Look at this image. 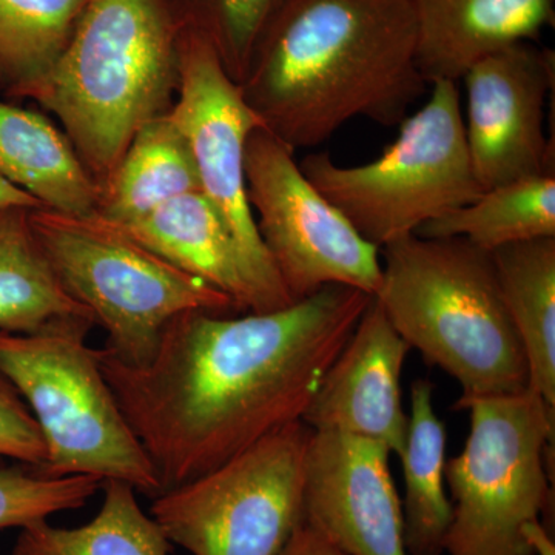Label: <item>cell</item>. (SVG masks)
I'll return each mask as SVG.
<instances>
[{"label": "cell", "mask_w": 555, "mask_h": 555, "mask_svg": "<svg viewBox=\"0 0 555 555\" xmlns=\"http://www.w3.org/2000/svg\"><path fill=\"white\" fill-rule=\"evenodd\" d=\"M433 392V383L427 379L412 383L406 443L400 454L409 555H443L452 521V503L444 489L447 429L434 411Z\"/></svg>", "instance_id": "cell-20"}, {"label": "cell", "mask_w": 555, "mask_h": 555, "mask_svg": "<svg viewBox=\"0 0 555 555\" xmlns=\"http://www.w3.org/2000/svg\"><path fill=\"white\" fill-rule=\"evenodd\" d=\"M526 361L529 389L555 409V238L489 251Z\"/></svg>", "instance_id": "cell-19"}, {"label": "cell", "mask_w": 555, "mask_h": 555, "mask_svg": "<svg viewBox=\"0 0 555 555\" xmlns=\"http://www.w3.org/2000/svg\"><path fill=\"white\" fill-rule=\"evenodd\" d=\"M313 430L292 423L210 473L155 496L150 516L192 555H280L305 521Z\"/></svg>", "instance_id": "cell-9"}, {"label": "cell", "mask_w": 555, "mask_h": 555, "mask_svg": "<svg viewBox=\"0 0 555 555\" xmlns=\"http://www.w3.org/2000/svg\"><path fill=\"white\" fill-rule=\"evenodd\" d=\"M409 350L377 299L372 298L327 369L302 423L313 433L366 438L400 455L409 425L401 401V375Z\"/></svg>", "instance_id": "cell-14"}, {"label": "cell", "mask_w": 555, "mask_h": 555, "mask_svg": "<svg viewBox=\"0 0 555 555\" xmlns=\"http://www.w3.org/2000/svg\"><path fill=\"white\" fill-rule=\"evenodd\" d=\"M430 86L429 101L401 120L379 158L345 167L321 152L299 164L310 184L378 248L415 235L483 193L470 166L459 86L448 79Z\"/></svg>", "instance_id": "cell-6"}, {"label": "cell", "mask_w": 555, "mask_h": 555, "mask_svg": "<svg viewBox=\"0 0 555 555\" xmlns=\"http://www.w3.org/2000/svg\"><path fill=\"white\" fill-rule=\"evenodd\" d=\"M469 412L465 448L447 462L452 494L448 555H534L524 535L540 520L553 489L546 454L555 409L526 389L516 396L456 401Z\"/></svg>", "instance_id": "cell-8"}, {"label": "cell", "mask_w": 555, "mask_h": 555, "mask_svg": "<svg viewBox=\"0 0 555 555\" xmlns=\"http://www.w3.org/2000/svg\"><path fill=\"white\" fill-rule=\"evenodd\" d=\"M21 208L0 210V331L35 332L69 318L93 317L54 275Z\"/></svg>", "instance_id": "cell-21"}, {"label": "cell", "mask_w": 555, "mask_h": 555, "mask_svg": "<svg viewBox=\"0 0 555 555\" xmlns=\"http://www.w3.org/2000/svg\"><path fill=\"white\" fill-rule=\"evenodd\" d=\"M427 86L412 0H283L240 89L266 130L297 150L356 118L400 126Z\"/></svg>", "instance_id": "cell-2"}, {"label": "cell", "mask_w": 555, "mask_h": 555, "mask_svg": "<svg viewBox=\"0 0 555 555\" xmlns=\"http://www.w3.org/2000/svg\"><path fill=\"white\" fill-rule=\"evenodd\" d=\"M422 238H466L486 251L555 238V175L516 179L485 190L473 203L427 222Z\"/></svg>", "instance_id": "cell-22"}, {"label": "cell", "mask_w": 555, "mask_h": 555, "mask_svg": "<svg viewBox=\"0 0 555 555\" xmlns=\"http://www.w3.org/2000/svg\"><path fill=\"white\" fill-rule=\"evenodd\" d=\"M416 61L426 82L462 80L488 54L535 42L553 27L555 0H412Z\"/></svg>", "instance_id": "cell-15"}, {"label": "cell", "mask_w": 555, "mask_h": 555, "mask_svg": "<svg viewBox=\"0 0 555 555\" xmlns=\"http://www.w3.org/2000/svg\"><path fill=\"white\" fill-rule=\"evenodd\" d=\"M280 555H346L315 528L302 521Z\"/></svg>", "instance_id": "cell-28"}, {"label": "cell", "mask_w": 555, "mask_h": 555, "mask_svg": "<svg viewBox=\"0 0 555 555\" xmlns=\"http://www.w3.org/2000/svg\"><path fill=\"white\" fill-rule=\"evenodd\" d=\"M283 0H170L179 22L204 36L222 67L243 82L266 25Z\"/></svg>", "instance_id": "cell-25"}, {"label": "cell", "mask_w": 555, "mask_h": 555, "mask_svg": "<svg viewBox=\"0 0 555 555\" xmlns=\"http://www.w3.org/2000/svg\"><path fill=\"white\" fill-rule=\"evenodd\" d=\"M181 28L170 0H87L57 60L22 96L61 120L101 190L137 131L173 105Z\"/></svg>", "instance_id": "cell-3"}, {"label": "cell", "mask_w": 555, "mask_h": 555, "mask_svg": "<svg viewBox=\"0 0 555 555\" xmlns=\"http://www.w3.org/2000/svg\"><path fill=\"white\" fill-rule=\"evenodd\" d=\"M383 248L374 298L409 347L459 383V401L529 389L524 346L489 251L460 236L411 235Z\"/></svg>", "instance_id": "cell-4"}, {"label": "cell", "mask_w": 555, "mask_h": 555, "mask_svg": "<svg viewBox=\"0 0 555 555\" xmlns=\"http://www.w3.org/2000/svg\"><path fill=\"white\" fill-rule=\"evenodd\" d=\"M372 298L334 284L273 312L181 313L144 366L102 347V374L163 492L302 422Z\"/></svg>", "instance_id": "cell-1"}, {"label": "cell", "mask_w": 555, "mask_h": 555, "mask_svg": "<svg viewBox=\"0 0 555 555\" xmlns=\"http://www.w3.org/2000/svg\"><path fill=\"white\" fill-rule=\"evenodd\" d=\"M94 326L69 318L35 332L0 331V374L24 398L40 427L46 477L118 480L155 499L158 474L101 371L100 349L87 346Z\"/></svg>", "instance_id": "cell-5"}, {"label": "cell", "mask_w": 555, "mask_h": 555, "mask_svg": "<svg viewBox=\"0 0 555 555\" xmlns=\"http://www.w3.org/2000/svg\"><path fill=\"white\" fill-rule=\"evenodd\" d=\"M294 153L266 129L255 130L246 145L248 204L287 294L299 301L338 284L375 297L379 248L310 184Z\"/></svg>", "instance_id": "cell-11"}, {"label": "cell", "mask_w": 555, "mask_h": 555, "mask_svg": "<svg viewBox=\"0 0 555 555\" xmlns=\"http://www.w3.org/2000/svg\"><path fill=\"white\" fill-rule=\"evenodd\" d=\"M524 535L534 555H555L554 537L540 520L525 525Z\"/></svg>", "instance_id": "cell-29"}, {"label": "cell", "mask_w": 555, "mask_h": 555, "mask_svg": "<svg viewBox=\"0 0 555 555\" xmlns=\"http://www.w3.org/2000/svg\"><path fill=\"white\" fill-rule=\"evenodd\" d=\"M102 483L98 477H46L33 467L0 465V529H21L62 511L80 509Z\"/></svg>", "instance_id": "cell-26"}, {"label": "cell", "mask_w": 555, "mask_h": 555, "mask_svg": "<svg viewBox=\"0 0 555 555\" xmlns=\"http://www.w3.org/2000/svg\"><path fill=\"white\" fill-rule=\"evenodd\" d=\"M0 456L17 460L39 470L47 462V447L24 398L0 374Z\"/></svg>", "instance_id": "cell-27"}, {"label": "cell", "mask_w": 555, "mask_h": 555, "mask_svg": "<svg viewBox=\"0 0 555 555\" xmlns=\"http://www.w3.org/2000/svg\"><path fill=\"white\" fill-rule=\"evenodd\" d=\"M466 144L485 190L516 179L555 175L545 104L555 82L553 50L521 42L488 54L463 76Z\"/></svg>", "instance_id": "cell-12"}, {"label": "cell", "mask_w": 555, "mask_h": 555, "mask_svg": "<svg viewBox=\"0 0 555 555\" xmlns=\"http://www.w3.org/2000/svg\"><path fill=\"white\" fill-rule=\"evenodd\" d=\"M390 452L366 438L313 433L305 521L346 555H409Z\"/></svg>", "instance_id": "cell-13"}, {"label": "cell", "mask_w": 555, "mask_h": 555, "mask_svg": "<svg viewBox=\"0 0 555 555\" xmlns=\"http://www.w3.org/2000/svg\"><path fill=\"white\" fill-rule=\"evenodd\" d=\"M107 224L218 288L232 298L241 312L257 313V297L238 246L203 193H185L144 217L124 224Z\"/></svg>", "instance_id": "cell-16"}, {"label": "cell", "mask_w": 555, "mask_h": 555, "mask_svg": "<svg viewBox=\"0 0 555 555\" xmlns=\"http://www.w3.org/2000/svg\"><path fill=\"white\" fill-rule=\"evenodd\" d=\"M87 0H0V86L22 98L64 50Z\"/></svg>", "instance_id": "cell-24"}, {"label": "cell", "mask_w": 555, "mask_h": 555, "mask_svg": "<svg viewBox=\"0 0 555 555\" xmlns=\"http://www.w3.org/2000/svg\"><path fill=\"white\" fill-rule=\"evenodd\" d=\"M5 208H21V210H39L43 208L39 201L33 198L28 193L14 188L9 181L0 177V210Z\"/></svg>", "instance_id": "cell-30"}, {"label": "cell", "mask_w": 555, "mask_h": 555, "mask_svg": "<svg viewBox=\"0 0 555 555\" xmlns=\"http://www.w3.org/2000/svg\"><path fill=\"white\" fill-rule=\"evenodd\" d=\"M54 275L107 332V349L124 363L144 366L164 327L181 313L229 315L228 295L190 275L98 217L28 211Z\"/></svg>", "instance_id": "cell-7"}, {"label": "cell", "mask_w": 555, "mask_h": 555, "mask_svg": "<svg viewBox=\"0 0 555 555\" xmlns=\"http://www.w3.org/2000/svg\"><path fill=\"white\" fill-rule=\"evenodd\" d=\"M100 513L79 528H56L47 520L21 528L10 555H169L170 542L139 506L133 486L102 483Z\"/></svg>", "instance_id": "cell-23"}, {"label": "cell", "mask_w": 555, "mask_h": 555, "mask_svg": "<svg viewBox=\"0 0 555 555\" xmlns=\"http://www.w3.org/2000/svg\"><path fill=\"white\" fill-rule=\"evenodd\" d=\"M171 118L188 138L201 193L232 233L255 297L257 313L294 305L261 236L247 198L246 145L255 130L266 129L244 100L238 83L222 67L217 51L198 31L182 25L179 80Z\"/></svg>", "instance_id": "cell-10"}, {"label": "cell", "mask_w": 555, "mask_h": 555, "mask_svg": "<svg viewBox=\"0 0 555 555\" xmlns=\"http://www.w3.org/2000/svg\"><path fill=\"white\" fill-rule=\"evenodd\" d=\"M0 177L46 210L68 217L98 214L101 188L67 134L38 112L0 101Z\"/></svg>", "instance_id": "cell-17"}, {"label": "cell", "mask_w": 555, "mask_h": 555, "mask_svg": "<svg viewBox=\"0 0 555 555\" xmlns=\"http://www.w3.org/2000/svg\"><path fill=\"white\" fill-rule=\"evenodd\" d=\"M192 192H201L195 158L169 109L147 120L131 139L101 190L96 217L124 224Z\"/></svg>", "instance_id": "cell-18"}]
</instances>
